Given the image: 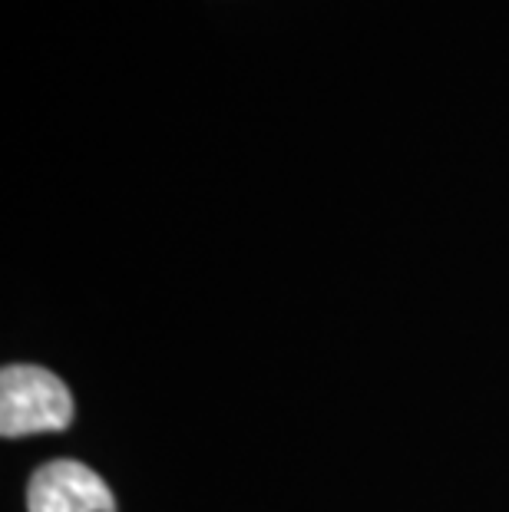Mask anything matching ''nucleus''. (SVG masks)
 <instances>
[{"label":"nucleus","instance_id":"nucleus-1","mask_svg":"<svg viewBox=\"0 0 509 512\" xmlns=\"http://www.w3.org/2000/svg\"><path fill=\"white\" fill-rule=\"evenodd\" d=\"M73 423V394L67 380L40 364H7L0 370V437L57 433Z\"/></svg>","mask_w":509,"mask_h":512},{"label":"nucleus","instance_id":"nucleus-2","mask_svg":"<svg viewBox=\"0 0 509 512\" xmlns=\"http://www.w3.org/2000/svg\"><path fill=\"white\" fill-rule=\"evenodd\" d=\"M27 512H119L106 479L80 460H50L34 470Z\"/></svg>","mask_w":509,"mask_h":512}]
</instances>
